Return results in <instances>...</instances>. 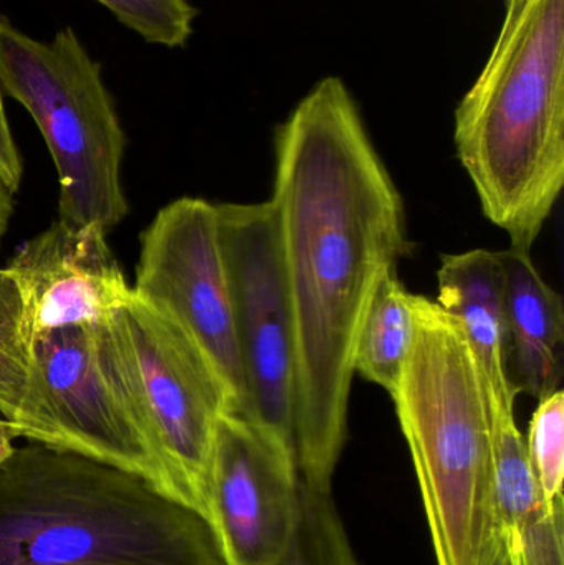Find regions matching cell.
I'll list each match as a JSON object with an SVG mask.
<instances>
[{"mask_svg": "<svg viewBox=\"0 0 564 565\" xmlns=\"http://www.w3.org/2000/svg\"><path fill=\"white\" fill-rule=\"evenodd\" d=\"M270 202L294 329L298 470L305 487L331 491L361 326L414 248L403 195L338 76L321 78L275 129Z\"/></svg>", "mask_w": 564, "mask_h": 565, "instance_id": "6da1fadb", "label": "cell"}, {"mask_svg": "<svg viewBox=\"0 0 564 565\" xmlns=\"http://www.w3.org/2000/svg\"><path fill=\"white\" fill-rule=\"evenodd\" d=\"M454 142L483 215L532 254L564 185V0H507Z\"/></svg>", "mask_w": 564, "mask_h": 565, "instance_id": "7a4b0ae2", "label": "cell"}, {"mask_svg": "<svg viewBox=\"0 0 564 565\" xmlns=\"http://www.w3.org/2000/svg\"><path fill=\"white\" fill-rule=\"evenodd\" d=\"M0 565H225L204 518L121 468L45 445L0 463Z\"/></svg>", "mask_w": 564, "mask_h": 565, "instance_id": "3957f363", "label": "cell"}, {"mask_svg": "<svg viewBox=\"0 0 564 565\" xmlns=\"http://www.w3.org/2000/svg\"><path fill=\"white\" fill-rule=\"evenodd\" d=\"M414 334L391 395L409 447L437 565H490L502 540L493 430L462 326L411 292Z\"/></svg>", "mask_w": 564, "mask_h": 565, "instance_id": "277c9868", "label": "cell"}, {"mask_svg": "<svg viewBox=\"0 0 564 565\" xmlns=\"http://www.w3.org/2000/svg\"><path fill=\"white\" fill-rule=\"evenodd\" d=\"M0 89L39 126L58 174V221L99 224L128 215L121 185L126 136L115 99L72 26L36 40L0 13Z\"/></svg>", "mask_w": 564, "mask_h": 565, "instance_id": "5b68a950", "label": "cell"}, {"mask_svg": "<svg viewBox=\"0 0 564 565\" xmlns=\"http://www.w3.org/2000/svg\"><path fill=\"white\" fill-rule=\"evenodd\" d=\"M116 365L172 500L209 524L217 425L231 392L211 359L164 312L131 292L106 322Z\"/></svg>", "mask_w": 564, "mask_h": 565, "instance_id": "8992f818", "label": "cell"}, {"mask_svg": "<svg viewBox=\"0 0 564 565\" xmlns=\"http://www.w3.org/2000/svg\"><path fill=\"white\" fill-rule=\"evenodd\" d=\"M106 322L35 339L17 437L121 468L172 498L136 418Z\"/></svg>", "mask_w": 564, "mask_h": 565, "instance_id": "52a82bcc", "label": "cell"}, {"mask_svg": "<svg viewBox=\"0 0 564 565\" xmlns=\"http://www.w3.org/2000/svg\"><path fill=\"white\" fill-rule=\"evenodd\" d=\"M244 402L238 414L295 448L290 302L270 201L217 204Z\"/></svg>", "mask_w": 564, "mask_h": 565, "instance_id": "ba28073f", "label": "cell"}, {"mask_svg": "<svg viewBox=\"0 0 564 565\" xmlns=\"http://www.w3.org/2000/svg\"><path fill=\"white\" fill-rule=\"evenodd\" d=\"M131 289L178 322L211 359L238 414L244 382L217 205L181 198L162 207L142 232Z\"/></svg>", "mask_w": 564, "mask_h": 565, "instance_id": "9c48e42d", "label": "cell"}, {"mask_svg": "<svg viewBox=\"0 0 564 565\" xmlns=\"http://www.w3.org/2000/svg\"><path fill=\"white\" fill-rule=\"evenodd\" d=\"M209 526L225 565H274L297 530L301 477L291 445L224 412L211 468Z\"/></svg>", "mask_w": 564, "mask_h": 565, "instance_id": "30bf717a", "label": "cell"}, {"mask_svg": "<svg viewBox=\"0 0 564 565\" xmlns=\"http://www.w3.org/2000/svg\"><path fill=\"white\" fill-rule=\"evenodd\" d=\"M6 268L22 292L32 342L56 329L103 324L131 298L108 232L99 224L56 218L25 242Z\"/></svg>", "mask_w": 564, "mask_h": 565, "instance_id": "8fae6325", "label": "cell"}, {"mask_svg": "<svg viewBox=\"0 0 564 565\" xmlns=\"http://www.w3.org/2000/svg\"><path fill=\"white\" fill-rule=\"evenodd\" d=\"M437 305L462 326L479 365L490 415L515 414L509 379L506 295L499 252L447 254L437 270Z\"/></svg>", "mask_w": 564, "mask_h": 565, "instance_id": "7c38bea8", "label": "cell"}, {"mask_svg": "<svg viewBox=\"0 0 564 565\" xmlns=\"http://www.w3.org/2000/svg\"><path fill=\"white\" fill-rule=\"evenodd\" d=\"M506 295L509 379L513 391L542 401L562 388L563 298L536 270L532 254L499 252Z\"/></svg>", "mask_w": 564, "mask_h": 565, "instance_id": "4fadbf2b", "label": "cell"}, {"mask_svg": "<svg viewBox=\"0 0 564 565\" xmlns=\"http://www.w3.org/2000/svg\"><path fill=\"white\" fill-rule=\"evenodd\" d=\"M411 292L396 274L381 281L361 326L354 351V374L394 394L413 344Z\"/></svg>", "mask_w": 564, "mask_h": 565, "instance_id": "5bb4252c", "label": "cell"}, {"mask_svg": "<svg viewBox=\"0 0 564 565\" xmlns=\"http://www.w3.org/2000/svg\"><path fill=\"white\" fill-rule=\"evenodd\" d=\"M493 473L502 534L513 537L545 504L526 457L515 414L493 415Z\"/></svg>", "mask_w": 564, "mask_h": 565, "instance_id": "9a60e30c", "label": "cell"}, {"mask_svg": "<svg viewBox=\"0 0 564 565\" xmlns=\"http://www.w3.org/2000/svg\"><path fill=\"white\" fill-rule=\"evenodd\" d=\"M33 342L15 278L0 268V415L15 427L25 407L32 375Z\"/></svg>", "mask_w": 564, "mask_h": 565, "instance_id": "2e32d148", "label": "cell"}, {"mask_svg": "<svg viewBox=\"0 0 564 565\" xmlns=\"http://www.w3.org/2000/svg\"><path fill=\"white\" fill-rule=\"evenodd\" d=\"M274 565H361L331 491L301 483L297 530Z\"/></svg>", "mask_w": 564, "mask_h": 565, "instance_id": "e0dca14e", "label": "cell"}, {"mask_svg": "<svg viewBox=\"0 0 564 565\" xmlns=\"http://www.w3.org/2000/svg\"><path fill=\"white\" fill-rule=\"evenodd\" d=\"M526 457L545 507L563 497L564 480V392H553L539 401L525 440Z\"/></svg>", "mask_w": 564, "mask_h": 565, "instance_id": "ac0fdd59", "label": "cell"}, {"mask_svg": "<svg viewBox=\"0 0 564 565\" xmlns=\"http://www.w3.org/2000/svg\"><path fill=\"white\" fill-rule=\"evenodd\" d=\"M146 43L182 49L194 33L199 10L189 0H96Z\"/></svg>", "mask_w": 564, "mask_h": 565, "instance_id": "d6986e66", "label": "cell"}, {"mask_svg": "<svg viewBox=\"0 0 564 565\" xmlns=\"http://www.w3.org/2000/svg\"><path fill=\"white\" fill-rule=\"evenodd\" d=\"M507 540L515 565H564V498L543 507Z\"/></svg>", "mask_w": 564, "mask_h": 565, "instance_id": "ffe728a7", "label": "cell"}, {"mask_svg": "<svg viewBox=\"0 0 564 565\" xmlns=\"http://www.w3.org/2000/svg\"><path fill=\"white\" fill-rule=\"evenodd\" d=\"M2 96V89H0V181L10 194L15 195L22 182L23 164L7 121Z\"/></svg>", "mask_w": 564, "mask_h": 565, "instance_id": "44dd1931", "label": "cell"}, {"mask_svg": "<svg viewBox=\"0 0 564 565\" xmlns=\"http://www.w3.org/2000/svg\"><path fill=\"white\" fill-rule=\"evenodd\" d=\"M15 438H19L15 428L0 415V463H3L15 450V445H13Z\"/></svg>", "mask_w": 564, "mask_h": 565, "instance_id": "7402d4cb", "label": "cell"}, {"mask_svg": "<svg viewBox=\"0 0 564 565\" xmlns=\"http://www.w3.org/2000/svg\"><path fill=\"white\" fill-rule=\"evenodd\" d=\"M13 194L7 191L6 185L0 181V242H2L3 235L7 234L9 228L10 218L13 214Z\"/></svg>", "mask_w": 564, "mask_h": 565, "instance_id": "603a6c76", "label": "cell"}, {"mask_svg": "<svg viewBox=\"0 0 564 565\" xmlns=\"http://www.w3.org/2000/svg\"><path fill=\"white\" fill-rule=\"evenodd\" d=\"M490 565H515L513 559L512 546H510L509 540L506 534H502L499 547H497L496 556H493L492 564Z\"/></svg>", "mask_w": 564, "mask_h": 565, "instance_id": "cb8c5ba5", "label": "cell"}]
</instances>
